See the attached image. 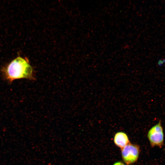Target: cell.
I'll return each mask as SVG.
<instances>
[{
  "label": "cell",
  "instance_id": "1",
  "mask_svg": "<svg viewBox=\"0 0 165 165\" xmlns=\"http://www.w3.org/2000/svg\"><path fill=\"white\" fill-rule=\"evenodd\" d=\"M1 71L5 79L9 83L17 79H35L33 68L28 59L20 56L3 66Z\"/></svg>",
  "mask_w": 165,
  "mask_h": 165
},
{
  "label": "cell",
  "instance_id": "2",
  "mask_svg": "<svg viewBox=\"0 0 165 165\" xmlns=\"http://www.w3.org/2000/svg\"><path fill=\"white\" fill-rule=\"evenodd\" d=\"M147 137L151 146L162 147L163 145L164 134L161 120L150 129Z\"/></svg>",
  "mask_w": 165,
  "mask_h": 165
},
{
  "label": "cell",
  "instance_id": "3",
  "mask_svg": "<svg viewBox=\"0 0 165 165\" xmlns=\"http://www.w3.org/2000/svg\"><path fill=\"white\" fill-rule=\"evenodd\" d=\"M140 152L139 145L130 143L121 150L122 159L127 165H131L137 161Z\"/></svg>",
  "mask_w": 165,
  "mask_h": 165
},
{
  "label": "cell",
  "instance_id": "4",
  "mask_svg": "<svg viewBox=\"0 0 165 165\" xmlns=\"http://www.w3.org/2000/svg\"><path fill=\"white\" fill-rule=\"evenodd\" d=\"M114 142L115 145L121 150L130 143L128 136L123 132H119L115 134Z\"/></svg>",
  "mask_w": 165,
  "mask_h": 165
},
{
  "label": "cell",
  "instance_id": "5",
  "mask_svg": "<svg viewBox=\"0 0 165 165\" xmlns=\"http://www.w3.org/2000/svg\"><path fill=\"white\" fill-rule=\"evenodd\" d=\"M113 165H125L121 161H118L115 163Z\"/></svg>",
  "mask_w": 165,
  "mask_h": 165
},
{
  "label": "cell",
  "instance_id": "6",
  "mask_svg": "<svg viewBox=\"0 0 165 165\" xmlns=\"http://www.w3.org/2000/svg\"><path fill=\"white\" fill-rule=\"evenodd\" d=\"M164 63L163 61L161 60H160L158 62V64L159 65L161 66Z\"/></svg>",
  "mask_w": 165,
  "mask_h": 165
},
{
  "label": "cell",
  "instance_id": "7",
  "mask_svg": "<svg viewBox=\"0 0 165 165\" xmlns=\"http://www.w3.org/2000/svg\"><path fill=\"white\" fill-rule=\"evenodd\" d=\"M163 61L164 63H165V59Z\"/></svg>",
  "mask_w": 165,
  "mask_h": 165
}]
</instances>
